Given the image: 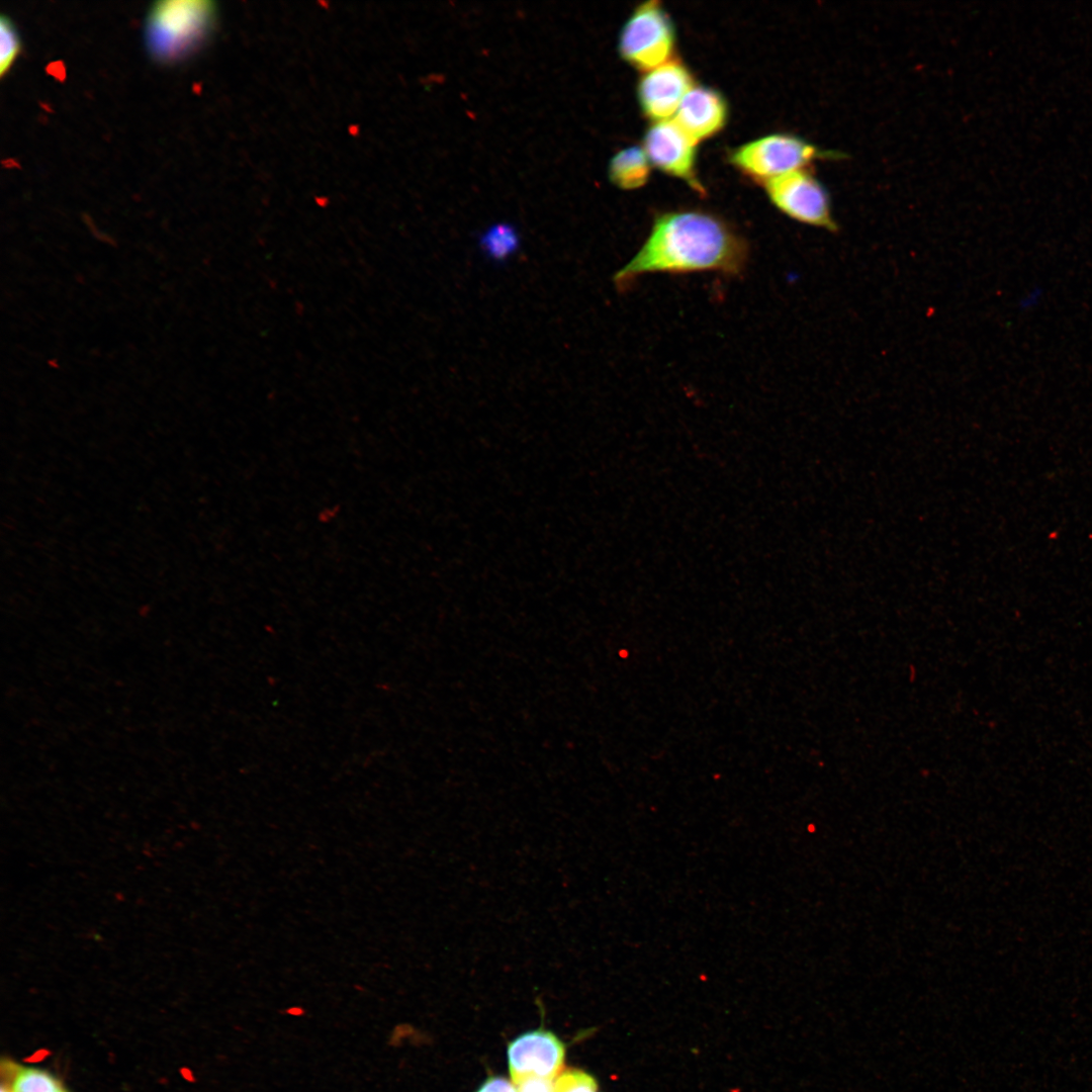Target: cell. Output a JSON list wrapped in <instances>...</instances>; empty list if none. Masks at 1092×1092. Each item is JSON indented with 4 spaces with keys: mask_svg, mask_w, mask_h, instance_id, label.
<instances>
[{
    "mask_svg": "<svg viewBox=\"0 0 1092 1092\" xmlns=\"http://www.w3.org/2000/svg\"><path fill=\"white\" fill-rule=\"evenodd\" d=\"M11 1092H65L48 1072L34 1068L18 1069Z\"/></svg>",
    "mask_w": 1092,
    "mask_h": 1092,
    "instance_id": "7c38bea8",
    "label": "cell"
},
{
    "mask_svg": "<svg viewBox=\"0 0 1092 1092\" xmlns=\"http://www.w3.org/2000/svg\"><path fill=\"white\" fill-rule=\"evenodd\" d=\"M478 245L486 259L502 264L519 251L521 237L512 223L496 222L480 235Z\"/></svg>",
    "mask_w": 1092,
    "mask_h": 1092,
    "instance_id": "8fae6325",
    "label": "cell"
},
{
    "mask_svg": "<svg viewBox=\"0 0 1092 1092\" xmlns=\"http://www.w3.org/2000/svg\"><path fill=\"white\" fill-rule=\"evenodd\" d=\"M213 7L208 1L167 0L156 2L146 25V44L161 63H173L198 48L209 30Z\"/></svg>",
    "mask_w": 1092,
    "mask_h": 1092,
    "instance_id": "7a4b0ae2",
    "label": "cell"
},
{
    "mask_svg": "<svg viewBox=\"0 0 1092 1092\" xmlns=\"http://www.w3.org/2000/svg\"><path fill=\"white\" fill-rule=\"evenodd\" d=\"M764 187L770 202L788 217L829 233L838 231L829 192L808 169L775 177Z\"/></svg>",
    "mask_w": 1092,
    "mask_h": 1092,
    "instance_id": "5b68a950",
    "label": "cell"
},
{
    "mask_svg": "<svg viewBox=\"0 0 1092 1092\" xmlns=\"http://www.w3.org/2000/svg\"><path fill=\"white\" fill-rule=\"evenodd\" d=\"M564 1057V1044L551 1031L523 1033L508 1048L511 1078L515 1085L529 1078L554 1080L563 1068Z\"/></svg>",
    "mask_w": 1092,
    "mask_h": 1092,
    "instance_id": "52a82bcc",
    "label": "cell"
},
{
    "mask_svg": "<svg viewBox=\"0 0 1092 1092\" xmlns=\"http://www.w3.org/2000/svg\"><path fill=\"white\" fill-rule=\"evenodd\" d=\"M476 1092H517V1087L504 1077H489Z\"/></svg>",
    "mask_w": 1092,
    "mask_h": 1092,
    "instance_id": "2e32d148",
    "label": "cell"
},
{
    "mask_svg": "<svg viewBox=\"0 0 1092 1092\" xmlns=\"http://www.w3.org/2000/svg\"><path fill=\"white\" fill-rule=\"evenodd\" d=\"M675 31L672 21L656 0L640 4L625 22L618 42L620 56L639 70H652L672 54Z\"/></svg>",
    "mask_w": 1092,
    "mask_h": 1092,
    "instance_id": "277c9868",
    "label": "cell"
},
{
    "mask_svg": "<svg viewBox=\"0 0 1092 1092\" xmlns=\"http://www.w3.org/2000/svg\"><path fill=\"white\" fill-rule=\"evenodd\" d=\"M611 182L624 190L643 186L650 175V161L644 149L632 146L621 150L609 163Z\"/></svg>",
    "mask_w": 1092,
    "mask_h": 1092,
    "instance_id": "30bf717a",
    "label": "cell"
},
{
    "mask_svg": "<svg viewBox=\"0 0 1092 1092\" xmlns=\"http://www.w3.org/2000/svg\"><path fill=\"white\" fill-rule=\"evenodd\" d=\"M749 245L722 218L701 210H673L657 214L639 250L613 276L619 292L629 290L648 274L716 272L742 275L749 261Z\"/></svg>",
    "mask_w": 1092,
    "mask_h": 1092,
    "instance_id": "6da1fadb",
    "label": "cell"
},
{
    "mask_svg": "<svg viewBox=\"0 0 1092 1092\" xmlns=\"http://www.w3.org/2000/svg\"><path fill=\"white\" fill-rule=\"evenodd\" d=\"M728 106L723 95L704 86L693 87L682 98L675 122L697 143L723 128Z\"/></svg>",
    "mask_w": 1092,
    "mask_h": 1092,
    "instance_id": "9c48e42d",
    "label": "cell"
},
{
    "mask_svg": "<svg viewBox=\"0 0 1092 1092\" xmlns=\"http://www.w3.org/2000/svg\"><path fill=\"white\" fill-rule=\"evenodd\" d=\"M808 141L789 133H774L735 149L730 162L745 176L759 182L780 175L807 169L818 159L834 158Z\"/></svg>",
    "mask_w": 1092,
    "mask_h": 1092,
    "instance_id": "3957f363",
    "label": "cell"
},
{
    "mask_svg": "<svg viewBox=\"0 0 1092 1092\" xmlns=\"http://www.w3.org/2000/svg\"><path fill=\"white\" fill-rule=\"evenodd\" d=\"M517 1092H553L554 1081L541 1078H529L516 1084Z\"/></svg>",
    "mask_w": 1092,
    "mask_h": 1092,
    "instance_id": "9a60e30c",
    "label": "cell"
},
{
    "mask_svg": "<svg viewBox=\"0 0 1092 1092\" xmlns=\"http://www.w3.org/2000/svg\"><path fill=\"white\" fill-rule=\"evenodd\" d=\"M553 1092H599L598 1083L584 1071L568 1069L554 1081Z\"/></svg>",
    "mask_w": 1092,
    "mask_h": 1092,
    "instance_id": "5bb4252c",
    "label": "cell"
},
{
    "mask_svg": "<svg viewBox=\"0 0 1092 1092\" xmlns=\"http://www.w3.org/2000/svg\"><path fill=\"white\" fill-rule=\"evenodd\" d=\"M693 85L694 78L686 65L670 59L640 79L637 92L641 109L653 120L667 119Z\"/></svg>",
    "mask_w": 1092,
    "mask_h": 1092,
    "instance_id": "ba28073f",
    "label": "cell"
},
{
    "mask_svg": "<svg viewBox=\"0 0 1092 1092\" xmlns=\"http://www.w3.org/2000/svg\"><path fill=\"white\" fill-rule=\"evenodd\" d=\"M697 144L674 119L654 122L644 135V151L652 165L704 194L695 172Z\"/></svg>",
    "mask_w": 1092,
    "mask_h": 1092,
    "instance_id": "8992f818",
    "label": "cell"
},
{
    "mask_svg": "<svg viewBox=\"0 0 1092 1092\" xmlns=\"http://www.w3.org/2000/svg\"><path fill=\"white\" fill-rule=\"evenodd\" d=\"M0 74L4 76L20 52V39L13 22L6 15L0 19Z\"/></svg>",
    "mask_w": 1092,
    "mask_h": 1092,
    "instance_id": "4fadbf2b",
    "label": "cell"
}]
</instances>
